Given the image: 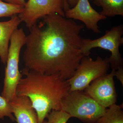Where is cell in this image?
<instances>
[{"mask_svg": "<svg viewBox=\"0 0 123 123\" xmlns=\"http://www.w3.org/2000/svg\"><path fill=\"white\" fill-rule=\"evenodd\" d=\"M43 18L44 27L36 24L29 28L23 55L25 68L68 80L84 56L80 34L84 25L57 13Z\"/></svg>", "mask_w": 123, "mask_h": 123, "instance_id": "6da1fadb", "label": "cell"}, {"mask_svg": "<svg viewBox=\"0 0 123 123\" xmlns=\"http://www.w3.org/2000/svg\"><path fill=\"white\" fill-rule=\"evenodd\" d=\"M16 89V96L30 99L43 123L52 110H61V103L70 91L68 80L57 75H48L24 68Z\"/></svg>", "mask_w": 123, "mask_h": 123, "instance_id": "7a4b0ae2", "label": "cell"}, {"mask_svg": "<svg viewBox=\"0 0 123 123\" xmlns=\"http://www.w3.org/2000/svg\"><path fill=\"white\" fill-rule=\"evenodd\" d=\"M26 35L23 28L15 30L11 36L1 96L9 102L16 97V89L23 76L19 70L20 52L25 44Z\"/></svg>", "mask_w": 123, "mask_h": 123, "instance_id": "3957f363", "label": "cell"}, {"mask_svg": "<svg viewBox=\"0 0 123 123\" xmlns=\"http://www.w3.org/2000/svg\"><path fill=\"white\" fill-rule=\"evenodd\" d=\"M106 109L80 91H70L61 103V110L85 123H95Z\"/></svg>", "mask_w": 123, "mask_h": 123, "instance_id": "277c9868", "label": "cell"}, {"mask_svg": "<svg viewBox=\"0 0 123 123\" xmlns=\"http://www.w3.org/2000/svg\"><path fill=\"white\" fill-rule=\"evenodd\" d=\"M123 25L114 27L106 31L105 35L94 40L82 38L81 51L84 56H88L93 48H100L110 51L111 55L108 59L112 69L117 70L123 67V60L120 53L119 47L123 43Z\"/></svg>", "mask_w": 123, "mask_h": 123, "instance_id": "5b68a950", "label": "cell"}, {"mask_svg": "<svg viewBox=\"0 0 123 123\" xmlns=\"http://www.w3.org/2000/svg\"><path fill=\"white\" fill-rule=\"evenodd\" d=\"M110 65L108 58L98 57L94 60L89 56H84L73 76L68 80L70 91L85 90L92 81L107 74Z\"/></svg>", "mask_w": 123, "mask_h": 123, "instance_id": "8992f818", "label": "cell"}, {"mask_svg": "<svg viewBox=\"0 0 123 123\" xmlns=\"http://www.w3.org/2000/svg\"><path fill=\"white\" fill-rule=\"evenodd\" d=\"M64 5V0H29L18 15L29 29L40 18L51 14L65 17Z\"/></svg>", "mask_w": 123, "mask_h": 123, "instance_id": "52a82bcc", "label": "cell"}, {"mask_svg": "<svg viewBox=\"0 0 123 123\" xmlns=\"http://www.w3.org/2000/svg\"><path fill=\"white\" fill-rule=\"evenodd\" d=\"M115 69L95 79L86 88L85 93L104 107L116 103L117 95L114 81Z\"/></svg>", "mask_w": 123, "mask_h": 123, "instance_id": "ba28073f", "label": "cell"}, {"mask_svg": "<svg viewBox=\"0 0 123 123\" xmlns=\"http://www.w3.org/2000/svg\"><path fill=\"white\" fill-rule=\"evenodd\" d=\"M65 13L66 18L81 21L87 28L97 34L101 33L98 26V22L107 18L91 7L89 0H78L73 8H69Z\"/></svg>", "mask_w": 123, "mask_h": 123, "instance_id": "9c48e42d", "label": "cell"}, {"mask_svg": "<svg viewBox=\"0 0 123 123\" xmlns=\"http://www.w3.org/2000/svg\"><path fill=\"white\" fill-rule=\"evenodd\" d=\"M10 103L18 123H39L37 113L28 97L16 96Z\"/></svg>", "mask_w": 123, "mask_h": 123, "instance_id": "30bf717a", "label": "cell"}, {"mask_svg": "<svg viewBox=\"0 0 123 123\" xmlns=\"http://www.w3.org/2000/svg\"><path fill=\"white\" fill-rule=\"evenodd\" d=\"M21 22L18 15L12 16L7 21L0 22V59L4 64L7 61L11 36Z\"/></svg>", "mask_w": 123, "mask_h": 123, "instance_id": "8fae6325", "label": "cell"}, {"mask_svg": "<svg viewBox=\"0 0 123 123\" xmlns=\"http://www.w3.org/2000/svg\"><path fill=\"white\" fill-rule=\"evenodd\" d=\"M94 4L101 7L100 14L104 17L123 16V0H94Z\"/></svg>", "mask_w": 123, "mask_h": 123, "instance_id": "7c38bea8", "label": "cell"}, {"mask_svg": "<svg viewBox=\"0 0 123 123\" xmlns=\"http://www.w3.org/2000/svg\"><path fill=\"white\" fill-rule=\"evenodd\" d=\"M95 123H123V111L121 106L116 103L111 105Z\"/></svg>", "mask_w": 123, "mask_h": 123, "instance_id": "4fadbf2b", "label": "cell"}, {"mask_svg": "<svg viewBox=\"0 0 123 123\" xmlns=\"http://www.w3.org/2000/svg\"><path fill=\"white\" fill-rule=\"evenodd\" d=\"M24 6L11 4L0 0V18L12 17L21 12Z\"/></svg>", "mask_w": 123, "mask_h": 123, "instance_id": "5bb4252c", "label": "cell"}, {"mask_svg": "<svg viewBox=\"0 0 123 123\" xmlns=\"http://www.w3.org/2000/svg\"><path fill=\"white\" fill-rule=\"evenodd\" d=\"M72 118L68 114L62 110H52L48 115L43 123H67Z\"/></svg>", "mask_w": 123, "mask_h": 123, "instance_id": "9a60e30c", "label": "cell"}, {"mask_svg": "<svg viewBox=\"0 0 123 123\" xmlns=\"http://www.w3.org/2000/svg\"><path fill=\"white\" fill-rule=\"evenodd\" d=\"M12 111L10 103L5 98L0 95V119L5 117H9L12 121H16Z\"/></svg>", "mask_w": 123, "mask_h": 123, "instance_id": "2e32d148", "label": "cell"}, {"mask_svg": "<svg viewBox=\"0 0 123 123\" xmlns=\"http://www.w3.org/2000/svg\"><path fill=\"white\" fill-rule=\"evenodd\" d=\"M78 0H64V10L65 12L69 8H73L77 3Z\"/></svg>", "mask_w": 123, "mask_h": 123, "instance_id": "e0dca14e", "label": "cell"}, {"mask_svg": "<svg viewBox=\"0 0 123 123\" xmlns=\"http://www.w3.org/2000/svg\"><path fill=\"white\" fill-rule=\"evenodd\" d=\"M114 76L121 82L123 86V67L119 68L117 70H115Z\"/></svg>", "mask_w": 123, "mask_h": 123, "instance_id": "ac0fdd59", "label": "cell"}, {"mask_svg": "<svg viewBox=\"0 0 123 123\" xmlns=\"http://www.w3.org/2000/svg\"><path fill=\"white\" fill-rule=\"evenodd\" d=\"M1 0L5 1L6 2L9 4L21 6L24 7L26 3L25 0Z\"/></svg>", "mask_w": 123, "mask_h": 123, "instance_id": "d6986e66", "label": "cell"}, {"mask_svg": "<svg viewBox=\"0 0 123 123\" xmlns=\"http://www.w3.org/2000/svg\"><path fill=\"white\" fill-rule=\"evenodd\" d=\"M93 0V1L94 0Z\"/></svg>", "mask_w": 123, "mask_h": 123, "instance_id": "ffe728a7", "label": "cell"}]
</instances>
